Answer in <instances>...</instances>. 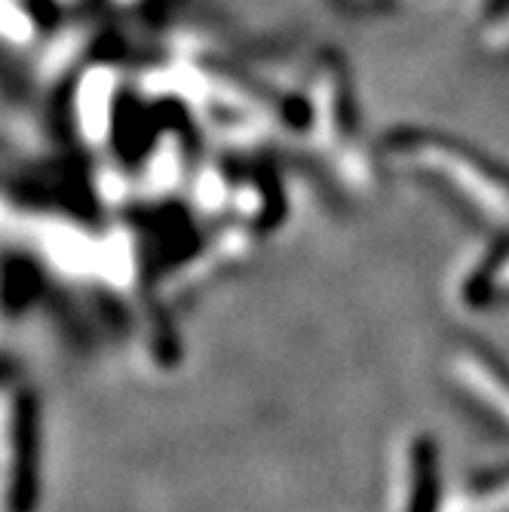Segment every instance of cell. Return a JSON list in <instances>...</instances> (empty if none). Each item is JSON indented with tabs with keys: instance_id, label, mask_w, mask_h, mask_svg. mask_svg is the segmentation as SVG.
<instances>
[{
	"instance_id": "3957f363",
	"label": "cell",
	"mask_w": 509,
	"mask_h": 512,
	"mask_svg": "<svg viewBox=\"0 0 509 512\" xmlns=\"http://www.w3.org/2000/svg\"><path fill=\"white\" fill-rule=\"evenodd\" d=\"M442 512H509V473L464 488Z\"/></svg>"
},
{
	"instance_id": "7a4b0ae2",
	"label": "cell",
	"mask_w": 509,
	"mask_h": 512,
	"mask_svg": "<svg viewBox=\"0 0 509 512\" xmlns=\"http://www.w3.org/2000/svg\"><path fill=\"white\" fill-rule=\"evenodd\" d=\"M454 378L460 387L470 390L473 399H479L494 417H500V424L509 427V375L506 368H500L494 359L479 353L476 347H467L454 353Z\"/></svg>"
},
{
	"instance_id": "6da1fadb",
	"label": "cell",
	"mask_w": 509,
	"mask_h": 512,
	"mask_svg": "<svg viewBox=\"0 0 509 512\" xmlns=\"http://www.w3.org/2000/svg\"><path fill=\"white\" fill-rule=\"evenodd\" d=\"M390 512H436V451L424 436H411L396 457Z\"/></svg>"
}]
</instances>
